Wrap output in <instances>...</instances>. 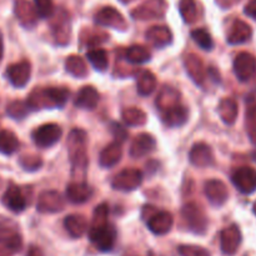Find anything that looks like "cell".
<instances>
[{
    "mask_svg": "<svg viewBox=\"0 0 256 256\" xmlns=\"http://www.w3.org/2000/svg\"><path fill=\"white\" fill-rule=\"evenodd\" d=\"M86 146V134L84 130L74 129L68 138L69 158L72 165V172H78V176H84L88 166V156L85 152Z\"/></svg>",
    "mask_w": 256,
    "mask_h": 256,
    "instance_id": "3",
    "label": "cell"
},
{
    "mask_svg": "<svg viewBox=\"0 0 256 256\" xmlns=\"http://www.w3.org/2000/svg\"><path fill=\"white\" fill-rule=\"evenodd\" d=\"M32 74V66L30 62L26 60L12 64L8 68L6 75L9 78L10 82L16 88H22L28 84Z\"/></svg>",
    "mask_w": 256,
    "mask_h": 256,
    "instance_id": "13",
    "label": "cell"
},
{
    "mask_svg": "<svg viewBox=\"0 0 256 256\" xmlns=\"http://www.w3.org/2000/svg\"><path fill=\"white\" fill-rule=\"evenodd\" d=\"M124 256H138V255H132V254H125Z\"/></svg>",
    "mask_w": 256,
    "mask_h": 256,
    "instance_id": "48",
    "label": "cell"
},
{
    "mask_svg": "<svg viewBox=\"0 0 256 256\" xmlns=\"http://www.w3.org/2000/svg\"><path fill=\"white\" fill-rule=\"evenodd\" d=\"M252 28L242 20H235L228 34V42L232 45L242 44L252 38Z\"/></svg>",
    "mask_w": 256,
    "mask_h": 256,
    "instance_id": "21",
    "label": "cell"
},
{
    "mask_svg": "<svg viewBox=\"0 0 256 256\" xmlns=\"http://www.w3.org/2000/svg\"><path fill=\"white\" fill-rule=\"evenodd\" d=\"M234 72L240 82H249L256 74V59L249 52H240L234 60Z\"/></svg>",
    "mask_w": 256,
    "mask_h": 256,
    "instance_id": "8",
    "label": "cell"
},
{
    "mask_svg": "<svg viewBox=\"0 0 256 256\" xmlns=\"http://www.w3.org/2000/svg\"><path fill=\"white\" fill-rule=\"evenodd\" d=\"M162 119L169 126H180L188 119L186 108L182 105V102H179V104L168 109L166 112H162Z\"/></svg>",
    "mask_w": 256,
    "mask_h": 256,
    "instance_id": "23",
    "label": "cell"
},
{
    "mask_svg": "<svg viewBox=\"0 0 256 256\" xmlns=\"http://www.w3.org/2000/svg\"><path fill=\"white\" fill-rule=\"evenodd\" d=\"M246 130L252 142H256V102L246 109Z\"/></svg>",
    "mask_w": 256,
    "mask_h": 256,
    "instance_id": "37",
    "label": "cell"
},
{
    "mask_svg": "<svg viewBox=\"0 0 256 256\" xmlns=\"http://www.w3.org/2000/svg\"><path fill=\"white\" fill-rule=\"evenodd\" d=\"M92 189L85 182H74L68 185L66 198L72 204H82L92 195Z\"/></svg>",
    "mask_w": 256,
    "mask_h": 256,
    "instance_id": "19",
    "label": "cell"
},
{
    "mask_svg": "<svg viewBox=\"0 0 256 256\" xmlns=\"http://www.w3.org/2000/svg\"><path fill=\"white\" fill-rule=\"evenodd\" d=\"M142 182V174L138 169H125L112 180V186L122 192H132L140 186Z\"/></svg>",
    "mask_w": 256,
    "mask_h": 256,
    "instance_id": "9",
    "label": "cell"
},
{
    "mask_svg": "<svg viewBox=\"0 0 256 256\" xmlns=\"http://www.w3.org/2000/svg\"><path fill=\"white\" fill-rule=\"evenodd\" d=\"M19 146V140L16 135L10 130H2L0 132V152L5 155H12L16 152Z\"/></svg>",
    "mask_w": 256,
    "mask_h": 256,
    "instance_id": "30",
    "label": "cell"
},
{
    "mask_svg": "<svg viewBox=\"0 0 256 256\" xmlns=\"http://www.w3.org/2000/svg\"><path fill=\"white\" fill-rule=\"evenodd\" d=\"M122 118L128 125H140L144 124L146 118L142 110L138 109H126L122 112Z\"/></svg>",
    "mask_w": 256,
    "mask_h": 256,
    "instance_id": "38",
    "label": "cell"
},
{
    "mask_svg": "<svg viewBox=\"0 0 256 256\" xmlns=\"http://www.w3.org/2000/svg\"><path fill=\"white\" fill-rule=\"evenodd\" d=\"M88 60L90 64L99 72H104L109 65V59H108V54L105 50L102 49H92L88 52L86 54Z\"/></svg>",
    "mask_w": 256,
    "mask_h": 256,
    "instance_id": "33",
    "label": "cell"
},
{
    "mask_svg": "<svg viewBox=\"0 0 256 256\" xmlns=\"http://www.w3.org/2000/svg\"><path fill=\"white\" fill-rule=\"evenodd\" d=\"M112 134H114V136L116 138V142H122L125 139H126L128 132L120 124H116V122L112 124Z\"/></svg>",
    "mask_w": 256,
    "mask_h": 256,
    "instance_id": "42",
    "label": "cell"
},
{
    "mask_svg": "<svg viewBox=\"0 0 256 256\" xmlns=\"http://www.w3.org/2000/svg\"><path fill=\"white\" fill-rule=\"evenodd\" d=\"M109 206L102 202L96 206L89 229V239L98 250L102 252H110L116 240V230L108 222Z\"/></svg>",
    "mask_w": 256,
    "mask_h": 256,
    "instance_id": "1",
    "label": "cell"
},
{
    "mask_svg": "<svg viewBox=\"0 0 256 256\" xmlns=\"http://www.w3.org/2000/svg\"><path fill=\"white\" fill-rule=\"evenodd\" d=\"M185 66H186V72H189L192 79L196 84L202 85L205 79V70L202 62L199 59V56H196L194 54L188 55L186 59H185Z\"/></svg>",
    "mask_w": 256,
    "mask_h": 256,
    "instance_id": "26",
    "label": "cell"
},
{
    "mask_svg": "<svg viewBox=\"0 0 256 256\" xmlns=\"http://www.w3.org/2000/svg\"><path fill=\"white\" fill-rule=\"evenodd\" d=\"M26 256H44V254H42V250L40 249V248L32 245V246H30L29 250H28Z\"/></svg>",
    "mask_w": 256,
    "mask_h": 256,
    "instance_id": "44",
    "label": "cell"
},
{
    "mask_svg": "<svg viewBox=\"0 0 256 256\" xmlns=\"http://www.w3.org/2000/svg\"><path fill=\"white\" fill-rule=\"evenodd\" d=\"M15 14H16L18 19L25 25L32 24L35 22V18L38 16L36 10L26 0H18L15 2Z\"/></svg>",
    "mask_w": 256,
    "mask_h": 256,
    "instance_id": "28",
    "label": "cell"
},
{
    "mask_svg": "<svg viewBox=\"0 0 256 256\" xmlns=\"http://www.w3.org/2000/svg\"><path fill=\"white\" fill-rule=\"evenodd\" d=\"M95 22L102 26H110L114 29H122L126 26V22H125L122 15L112 6H106L100 10L95 15Z\"/></svg>",
    "mask_w": 256,
    "mask_h": 256,
    "instance_id": "15",
    "label": "cell"
},
{
    "mask_svg": "<svg viewBox=\"0 0 256 256\" xmlns=\"http://www.w3.org/2000/svg\"><path fill=\"white\" fill-rule=\"evenodd\" d=\"M174 224V218L169 212H156L149 215L146 225L150 232L155 235H165L172 230Z\"/></svg>",
    "mask_w": 256,
    "mask_h": 256,
    "instance_id": "11",
    "label": "cell"
},
{
    "mask_svg": "<svg viewBox=\"0 0 256 256\" xmlns=\"http://www.w3.org/2000/svg\"><path fill=\"white\" fill-rule=\"evenodd\" d=\"M120 2H122V4H128V2H132V0H120Z\"/></svg>",
    "mask_w": 256,
    "mask_h": 256,
    "instance_id": "46",
    "label": "cell"
},
{
    "mask_svg": "<svg viewBox=\"0 0 256 256\" xmlns=\"http://www.w3.org/2000/svg\"><path fill=\"white\" fill-rule=\"evenodd\" d=\"M232 182L242 194H252L256 192V170L250 166L239 168L232 172Z\"/></svg>",
    "mask_w": 256,
    "mask_h": 256,
    "instance_id": "6",
    "label": "cell"
},
{
    "mask_svg": "<svg viewBox=\"0 0 256 256\" xmlns=\"http://www.w3.org/2000/svg\"><path fill=\"white\" fill-rule=\"evenodd\" d=\"M2 204L12 212H22L25 210L28 202L20 188L16 185H10L2 195Z\"/></svg>",
    "mask_w": 256,
    "mask_h": 256,
    "instance_id": "14",
    "label": "cell"
},
{
    "mask_svg": "<svg viewBox=\"0 0 256 256\" xmlns=\"http://www.w3.org/2000/svg\"><path fill=\"white\" fill-rule=\"evenodd\" d=\"M156 146V142H155L154 138L149 134H140L138 135L134 139V142H132V146H130V155L132 158H142L145 155H149L150 152H152Z\"/></svg>",
    "mask_w": 256,
    "mask_h": 256,
    "instance_id": "18",
    "label": "cell"
},
{
    "mask_svg": "<svg viewBox=\"0 0 256 256\" xmlns=\"http://www.w3.org/2000/svg\"><path fill=\"white\" fill-rule=\"evenodd\" d=\"M150 56L152 54L149 50L142 45H132L126 50V59L132 64H144V62H149Z\"/></svg>",
    "mask_w": 256,
    "mask_h": 256,
    "instance_id": "31",
    "label": "cell"
},
{
    "mask_svg": "<svg viewBox=\"0 0 256 256\" xmlns=\"http://www.w3.org/2000/svg\"><path fill=\"white\" fill-rule=\"evenodd\" d=\"M156 88V78L152 72H144L138 78V90L142 95H149Z\"/></svg>",
    "mask_w": 256,
    "mask_h": 256,
    "instance_id": "32",
    "label": "cell"
},
{
    "mask_svg": "<svg viewBox=\"0 0 256 256\" xmlns=\"http://www.w3.org/2000/svg\"><path fill=\"white\" fill-rule=\"evenodd\" d=\"M34 2L38 16L42 18V19L52 16V12H54L52 0H34Z\"/></svg>",
    "mask_w": 256,
    "mask_h": 256,
    "instance_id": "40",
    "label": "cell"
},
{
    "mask_svg": "<svg viewBox=\"0 0 256 256\" xmlns=\"http://www.w3.org/2000/svg\"><path fill=\"white\" fill-rule=\"evenodd\" d=\"M166 10V2L165 0H148L142 6L132 12L135 19H156V18L164 16Z\"/></svg>",
    "mask_w": 256,
    "mask_h": 256,
    "instance_id": "12",
    "label": "cell"
},
{
    "mask_svg": "<svg viewBox=\"0 0 256 256\" xmlns=\"http://www.w3.org/2000/svg\"><path fill=\"white\" fill-rule=\"evenodd\" d=\"M219 114L225 124H234L238 116V104L232 99L222 100L219 105Z\"/></svg>",
    "mask_w": 256,
    "mask_h": 256,
    "instance_id": "29",
    "label": "cell"
},
{
    "mask_svg": "<svg viewBox=\"0 0 256 256\" xmlns=\"http://www.w3.org/2000/svg\"><path fill=\"white\" fill-rule=\"evenodd\" d=\"M65 66H66L68 72L74 75V76L84 78L88 74L84 60L80 56H76V55H72V56L68 58L66 62H65Z\"/></svg>",
    "mask_w": 256,
    "mask_h": 256,
    "instance_id": "34",
    "label": "cell"
},
{
    "mask_svg": "<svg viewBox=\"0 0 256 256\" xmlns=\"http://www.w3.org/2000/svg\"><path fill=\"white\" fill-rule=\"evenodd\" d=\"M182 216L188 228L195 234H204L208 226V219L205 216L204 212L200 209L194 202L185 205L182 209Z\"/></svg>",
    "mask_w": 256,
    "mask_h": 256,
    "instance_id": "5",
    "label": "cell"
},
{
    "mask_svg": "<svg viewBox=\"0 0 256 256\" xmlns=\"http://www.w3.org/2000/svg\"><path fill=\"white\" fill-rule=\"evenodd\" d=\"M146 38L150 40L152 45L158 48L165 46L172 42V32L166 26H152L146 32Z\"/></svg>",
    "mask_w": 256,
    "mask_h": 256,
    "instance_id": "27",
    "label": "cell"
},
{
    "mask_svg": "<svg viewBox=\"0 0 256 256\" xmlns=\"http://www.w3.org/2000/svg\"><path fill=\"white\" fill-rule=\"evenodd\" d=\"M192 38L202 49L212 50L214 46V42L212 39V35L205 29H196L192 32Z\"/></svg>",
    "mask_w": 256,
    "mask_h": 256,
    "instance_id": "36",
    "label": "cell"
},
{
    "mask_svg": "<svg viewBox=\"0 0 256 256\" xmlns=\"http://www.w3.org/2000/svg\"><path fill=\"white\" fill-rule=\"evenodd\" d=\"M254 212H255V215H256V202L254 204Z\"/></svg>",
    "mask_w": 256,
    "mask_h": 256,
    "instance_id": "49",
    "label": "cell"
},
{
    "mask_svg": "<svg viewBox=\"0 0 256 256\" xmlns=\"http://www.w3.org/2000/svg\"><path fill=\"white\" fill-rule=\"evenodd\" d=\"M122 149V142H114L108 145L102 152H100V165L104 168H112L120 162Z\"/></svg>",
    "mask_w": 256,
    "mask_h": 256,
    "instance_id": "24",
    "label": "cell"
},
{
    "mask_svg": "<svg viewBox=\"0 0 256 256\" xmlns=\"http://www.w3.org/2000/svg\"><path fill=\"white\" fill-rule=\"evenodd\" d=\"M205 194L212 205L220 206L226 202L229 192H228L224 182H220V180H209L205 184Z\"/></svg>",
    "mask_w": 256,
    "mask_h": 256,
    "instance_id": "20",
    "label": "cell"
},
{
    "mask_svg": "<svg viewBox=\"0 0 256 256\" xmlns=\"http://www.w3.org/2000/svg\"><path fill=\"white\" fill-rule=\"evenodd\" d=\"M190 162L198 168L209 166L214 162V155H212V149L209 145L204 142H198L192 146L189 154Z\"/></svg>",
    "mask_w": 256,
    "mask_h": 256,
    "instance_id": "16",
    "label": "cell"
},
{
    "mask_svg": "<svg viewBox=\"0 0 256 256\" xmlns=\"http://www.w3.org/2000/svg\"><path fill=\"white\" fill-rule=\"evenodd\" d=\"M178 252L182 256H212L209 250L198 245H180Z\"/></svg>",
    "mask_w": 256,
    "mask_h": 256,
    "instance_id": "39",
    "label": "cell"
},
{
    "mask_svg": "<svg viewBox=\"0 0 256 256\" xmlns=\"http://www.w3.org/2000/svg\"><path fill=\"white\" fill-rule=\"evenodd\" d=\"M180 14L186 22L192 24L198 18V8L195 0H180Z\"/></svg>",
    "mask_w": 256,
    "mask_h": 256,
    "instance_id": "35",
    "label": "cell"
},
{
    "mask_svg": "<svg viewBox=\"0 0 256 256\" xmlns=\"http://www.w3.org/2000/svg\"><path fill=\"white\" fill-rule=\"evenodd\" d=\"M99 102V92L92 86H84L79 90L74 104L82 109L92 110Z\"/></svg>",
    "mask_w": 256,
    "mask_h": 256,
    "instance_id": "22",
    "label": "cell"
},
{
    "mask_svg": "<svg viewBox=\"0 0 256 256\" xmlns=\"http://www.w3.org/2000/svg\"><path fill=\"white\" fill-rule=\"evenodd\" d=\"M64 200L56 192H44L38 199V210L40 212H56L62 210Z\"/></svg>",
    "mask_w": 256,
    "mask_h": 256,
    "instance_id": "17",
    "label": "cell"
},
{
    "mask_svg": "<svg viewBox=\"0 0 256 256\" xmlns=\"http://www.w3.org/2000/svg\"><path fill=\"white\" fill-rule=\"evenodd\" d=\"M242 232L236 225H230L229 228L224 229L220 234V246L222 252L225 255L232 256L239 250L242 244Z\"/></svg>",
    "mask_w": 256,
    "mask_h": 256,
    "instance_id": "10",
    "label": "cell"
},
{
    "mask_svg": "<svg viewBox=\"0 0 256 256\" xmlns=\"http://www.w3.org/2000/svg\"><path fill=\"white\" fill-rule=\"evenodd\" d=\"M245 14L256 20V0H250L249 4L245 6Z\"/></svg>",
    "mask_w": 256,
    "mask_h": 256,
    "instance_id": "43",
    "label": "cell"
},
{
    "mask_svg": "<svg viewBox=\"0 0 256 256\" xmlns=\"http://www.w3.org/2000/svg\"><path fill=\"white\" fill-rule=\"evenodd\" d=\"M62 135V130L56 124H44L32 132V140L40 148H49L56 144Z\"/></svg>",
    "mask_w": 256,
    "mask_h": 256,
    "instance_id": "7",
    "label": "cell"
},
{
    "mask_svg": "<svg viewBox=\"0 0 256 256\" xmlns=\"http://www.w3.org/2000/svg\"><path fill=\"white\" fill-rule=\"evenodd\" d=\"M29 106L26 102H12V104L8 106L6 112L12 118V119H22L26 115Z\"/></svg>",
    "mask_w": 256,
    "mask_h": 256,
    "instance_id": "41",
    "label": "cell"
},
{
    "mask_svg": "<svg viewBox=\"0 0 256 256\" xmlns=\"http://www.w3.org/2000/svg\"><path fill=\"white\" fill-rule=\"evenodd\" d=\"M69 99V90L64 88H46V89H35L28 98V106L30 109H52L62 108Z\"/></svg>",
    "mask_w": 256,
    "mask_h": 256,
    "instance_id": "2",
    "label": "cell"
},
{
    "mask_svg": "<svg viewBox=\"0 0 256 256\" xmlns=\"http://www.w3.org/2000/svg\"><path fill=\"white\" fill-rule=\"evenodd\" d=\"M64 226L72 238H82L88 230V222L82 215L72 214L65 218Z\"/></svg>",
    "mask_w": 256,
    "mask_h": 256,
    "instance_id": "25",
    "label": "cell"
},
{
    "mask_svg": "<svg viewBox=\"0 0 256 256\" xmlns=\"http://www.w3.org/2000/svg\"><path fill=\"white\" fill-rule=\"evenodd\" d=\"M0 244L10 254L19 252L22 246L19 226L12 220L4 216H0Z\"/></svg>",
    "mask_w": 256,
    "mask_h": 256,
    "instance_id": "4",
    "label": "cell"
},
{
    "mask_svg": "<svg viewBox=\"0 0 256 256\" xmlns=\"http://www.w3.org/2000/svg\"><path fill=\"white\" fill-rule=\"evenodd\" d=\"M252 159H254L255 162H256V150H255L254 152H252Z\"/></svg>",
    "mask_w": 256,
    "mask_h": 256,
    "instance_id": "47",
    "label": "cell"
},
{
    "mask_svg": "<svg viewBox=\"0 0 256 256\" xmlns=\"http://www.w3.org/2000/svg\"><path fill=\"white\" fill-rule=\"evenodd\" d=\"M2 34H0V60H2Z\"/></svg>",
    "mask_w": 256,
    "mask_h": 256,
    "instance_id": "45",
    "label": "cell"
}]
</instances>
